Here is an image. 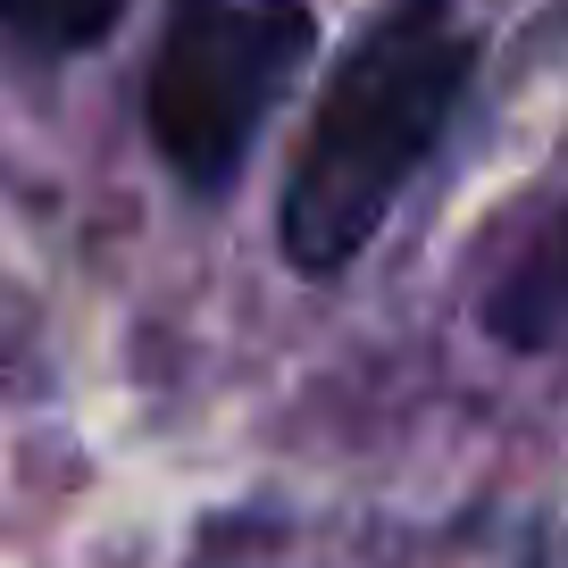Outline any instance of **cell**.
<instances>
[{"label":"cell","mask_w":568,"mask_h":568,"mask_svg":"<svg viewBox=\"0 0 568 568\" xmlns=\"http://www.w3.org/2000/svg\"><path fill=\"white\" fill-rule=\"evenodd\" d=\"M310 51H318L310 0H176L142 75V125L168 176L210 201L226 193Z\"/></svg>","instance_id":"7a4b0ae2"},{"label":"cell","mask_w":568,"mask_h":568,"mask_svg":"<svg viewBox=\"0 0 568 568\" xmlns=\"http://www.w3.org/2000/svg\"><path fill=\"white\" fill-rule=\"evenodd\" d=\"M125 18V0H0V42L26 59H75Z\"/></svg>","instance_id":"277c9868"},{"label":"cell","mask_w":568,"mask_h":568,"mask_svg":"<svg viewBox=\"0 0 568 568\" xmlns=\"http://www.w3.org/2000/svg\"><path fill=\"white\" fill-rule=\"evenodd\" d=\"M468 84H477V34L460 0H385L376 26L326 75L318 118L293 151L276 210L284 260L302 276H343L426 176Z\"/></svg>","instance_id":"6da1fadb"},{"label":"cell","mask_w":568,"mask_h":568,"mask_svg":"<svg viewBox=\"0 0 568 568\" xmlns=\"http://www.w3.org/2000/svg\"><path fill=\"white\" fill-rule=\"evenodd\" d=\"M485 335L510 343V352H551L568 335V201L485 293Z\"/></svg>","instance_id":"3957f363"}]
</instances>
